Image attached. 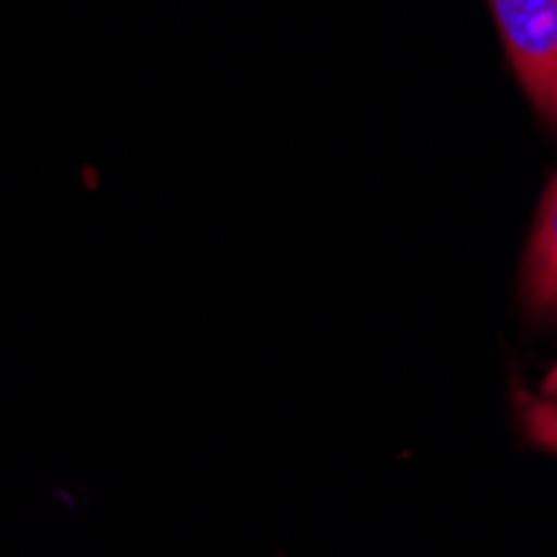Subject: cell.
Instances as JSON below:
<instances>
[{"label": "cell", "instance_id": "obj_1", "mask_svg": "<svg viewBox=\"0 0 557 557\" xmlns=\"http://www.w3.org/2000/svg\"><path fill=\"white\" fill-rule=\"evenodd\" d=\"M504 54L541 121L557 127V0H487Z\"/></svg>", "mask_w": 557, "mask_h": 557}, {"label": "cell", "instance_id": "obj_2", "mask_svg": "<svg viewBox=\"0 0 557 557\" xmlns=\"http://www.w3.org/2000/svg\"><path fill=\"white\" fill-rule=\"evenodd\" d=\"M521 297L537 321H557V174L550 177L534 214L521 264Z\"/></svg>", "mask_w": 557, "mask_h": 557}, {"label": "cell", "instance_id": "obj_3", "mask_svg": "<svg viewBox=\"0 0 557 557\" xmlns=\"http://www.w3.org/2000/svg\"><path fill=\"white\" fill-rule=\"evenodd\" d=\"M518 404H521V421H524V431H528L531 444L557 454V400L521 394Z\"/></svg>", "mask_w": 557, "mask_h": 557}, {"label": "cell", "instance_id": "obj_4", "mask_svg": "<svg viewBox=\"0 0 557 557\" xmlns=\"http://www.w3.org/2000/svg\"><path fill=\"white\" fill-rule=\"evenodd\" d=\"M541 394H544L547 400H557V364L547 371V377H544V384H541Z\"/></svg>", "mask_w": 557, "mask_h": 557}]
</instances>
